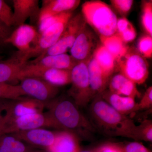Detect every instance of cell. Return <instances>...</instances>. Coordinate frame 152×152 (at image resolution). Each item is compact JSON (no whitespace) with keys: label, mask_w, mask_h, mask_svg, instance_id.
<instances>
[{"label":"cell","mask_w":152,"mask_h":152,"mask_svg":"<svg viewBox=\"0 0 152 152\" xmlns=\"http://www.w3.org/2000/svg\"><path fill=\"white\" fill-rule=\"evenodd\" d=\"M142 140L147 142H152V122L151 120L143 121L137 126L136 141Z\"/></svg>","instance_id":"28"},{"label":"cell","mask_w":152,"mask_h":152,"mask_svg":"<svg viewBox=\"0 0 152 152\" xmlns=\"http://www.w3.org/2000/svg\"><path fill=\"white\" fill-rule=\"evenodd\" d=\"M118 34L125 44L132 42L136 39L137 35L135 29L131 23L124 31Z\"/></svg>","instance_id":"34"},{"label":"cell","mask_w":152,"mask_h":152,"mask_svg":"<svg viewBox=\"0 0 152 152\" xmlns=\"http://www.w3.org/2000/svg\"><path fill=\"white\" fill-rule=\"evenodd\" d=\"M20 81L19 85L25 95L44 103L55 99L58 93V87L41 79L27 77Z\"/></svg>","instance_id":"11"},{"label":"cell","mask_w":152,"mask_h":152,"mask_svg":"<svg viewBox=\"0 0 152 152\" xmlns=\"http://www.w3.org/2000/svg\"><path fill=\"white\" fill-rule=\"evenodd\" d=\"M72 12L63 13L53 17L50 24L39 34L35 45L27 53L28 59L40 56L58 42L73 16Z\"/></svg>","instance_id":"4"},{"label":"cell","mask_w":152,"mask_h":152,"mask_svg":"<svg viewBox=\"0 0 152 152\" xmlns=\"http://www.w3.org/2000/svg\"><path fill=\"white\" fill-rule=\"evenodd\" d=\"M3 121L2 134L39 128L55 129L53 122L48 112L28 114L13 119Z\"/></svg>","instance_id":"7"},{"label":"cell","mask_w":152,"mask_h":152,"mask_svg":"<svg viewBox=\"0 0 152 152\" xmlns=\"http://www.w3.org/2000/svg\"><path fill=\"white\" fill-rule=\"evenodd\" d=\"M27 77L43 80L55 86H62L71 83V70L57 69H33L25 66L17 75L18 80Z\"/></svg>","instance_id":"10"},{"label":"cell","mask_w":152,"mask_h":152,"mask_svg":"<svg viewBox=\"0 0 152 152\" xmlns=\"http://www.w3.org/2000/svg\"><path fill=\"white\" fill-rule=\"evenodd\" d=\"M110 2L117 12L123 15H126L131 10L134 1L132 0H111Z\"/></svg>","instance_id":"31"},{"label":"cell","mask_w":152,"mask_h":152,"mask_svg":"<svg viewBox=\"0 0 152 152\" xmlns=\"http://www.w3.org/2000/svg\"><path fill=\"white\" fill-rule=\"evenodd\" d=\"M99 39L102 45L115 57L116 63L129 49L117 33L110 37H99Z\"/></svg>","instance_id":"24"},{"label":"cell","mask_w":152,"mask_h":152,"mask_svg":"<svg viewBox=\"0 0 152 152\" xmlns=\"http://www.w3.org/2000/svg\"><path fill=\"white\" fill-rule=\"evenodd\" d=\"M3 122V115L2 113L0 110V136L2 134Z\"/></svg>","instance_id":"38"},{"label":"cell","mask_w":152,"mask_h":152,"mask_svg":"<svg viewBox=\"0 0 152 152\" xmlns=\"http://www.w3.org/2000/svg\"><path fill=\"white\" fill-rule=\"evenodd\" d=\"M88 60L78 61L71 70L72 86L68 94L79 107H85L94 97L90 87L88 68Z\"/></svg>","instance_id":"5"},{"label":"cell","mask_w":152,"mask_h":152,"mask_svg":"<svg viewBox=\"0 0 152 152\" xmlns=\"http://www.w3.org/2000/svg\"><path fill=\"white\" fill-rule=\"evenodd\" d=\"M137 49L140 54L145 58L152 56V38L151 36L145 35L142 36L138 42Z\"/></svg>","instance_id":"29"},{"label":"cell","mask_w":152,"mask_h":152,"mask_svg":"<svg viewBox=\"0 0 152 152\" xmlns=\"http://www.w3.org/2000/svg\"><path fill=\"white\" fill-rule=\"evenodd\" d=\"M77 62L71 56L66 53L45 56L39 59L27 62L26 66L37 69H57L71 70Z\"/></svg>","instance_id":"16"},{"label":"cell","mask_w":152,"mask_h":152,"mask_svg":"<svg viewBox=\"0 0 152 152\" xmlns=\"http://www.w3.org/2000/svg\"><path fill=\"white\" fill-rule=\"evenodd\" d=\"M12 30L0 21V45H5V42L10 35Z\"/></svg>","instance_id":"36"},{"label":"cell","mask_w":152,"mask_h":152,"mask_svg":"<svg viewBox=\"0 0 152 152\" xmlns=\"http://www.w3.org/2000/svg\"><path fill=\"white\" fill-rule=\"evenodd\" d=\"M141 23L144 31L148 35H152V2L145 1L142 7Z\"/></svg>","instance_id":"27"},{"label":"cell","mask_w":152,"mask_h":152,"mask_svg":"<svg viewBox=\"0 0 152 152\" xmlns=\"http://www.w3.org/2000/svg\"><path fill=\"white\" fill-rule=\"evenodd\" d=\"M100 95L104 101L123 115L127 116L138 111L137 103L134 98L116 94L109 91H104Z\"/></svg>","instance_id":"21"},{"label":"cell","mask_w":152,"mask_h":152,"mask_svg":"<svg viewBox=\"0 0 152 152\" xmlns=\"http://www.w3.org/2000/svg\"><path fill=\"white\" fill-rule=\"evenodd\" d=\"M86 23L81 14L72 17L65 29L58 42L40 56L39 59L45 56H55L66 53L70 49L81 31L86 26Z\"/></svg>","instance_id":"9"},{"label":"cell","mask_w":152,"mask_h":152,"mask_svg":"<svg viewBox=\"0 0 152 152\" xmlns=\"http://www.w3.org/2000/svg\"><path fill=\"white\" fill-rule=\"evenodd\" d=\"M90 112L97 126L107 135L136 141L137 126L127 116L120 113L98 95L91 104Z\"/></svg>","instance_id":"2"},{"label":"cell","mask_w":152,"mask_h":152,"mask_svg":"<svg viewBox=\"0 0 152 152\" xmlns=\"http://www.w3.org/2000/svg\"><path fill=\"white\" fill-rule=\"evenodd\" d=\"M24 96L20 85L0 83V100L15 99Z\"/></svg>","instance_id":"26"},{"label":"cell","mask_w":152,"mask_h":152,"mask_svg":"<svg viewBox=\"0 0 152 152\" xmlns=\"http://www.w3.org/2000/svg\"><path fill=\"white\" fill-rule=\"evenodd\" d=\"M32 152H46L45 150H34Z\"/></svg>","instance_id":"40"},{"label":"cell","mask_w":152,"mask_h":152,"mask_svg":"<svg viewBox=\"0 0 152 152\" xmlns=\"http://www.w3.org/2000/svg\"><path fill=\"white\" fill-rule=\"evenodd\" d=\"M108 84L109 91L111 93L135 99L141 96L137 85L120 73L112 77Z\"/></svg>","instance_id":"22"},{"label":"cell","mask_w":152,"mask_h":152,"mask_svg":"<svg viewBox=\"0 0 152 152\" xmlns=\"http://www.w3.org/2000/svg\"><path fill=\"white\" fill-rule=\"evenodd\" d=\"M96 45V36L86 25L70 49L71 56L77 61L88 60L92 56Z\"/></svg>","instance_id":"12"},{"label":"cell","mask_w":152,"mask_h":152,"mask_svg":"<svg viewBox=\"0 0 152 152\" xmlns=\"http://www.w3.org/2000/svg\"><path fill=\"white\" fill-rule=\"evenodd\" d=\"M45 107V103L31 97L21 96L15 99L0 100V110L5 113L4 121L28 114L42 113Z\"/></svg>","instance_id":"8"},{"label":"cell","mask_w":152,"mask_h":152,"mask_svg":"<svg viewBox=\"0 0 152 152\" xmlns=\"http://www.w3.org/2000/svg\"><path fill=\"white\" fill-rule=\"evenodd\" d=\"M34 148L11 134L0 136V152H32Z\"/></svg>","instance_id":"25"},{"label":"cell","mask_w":152,"mask_h":152,"mask_svg":"<svg viewBox=\"0 0 152 152\" xmlns=\"http://www.w3.org/2000/svg\"><path fill=\"white\" fill-rule=\"evenodd\" d=\"M121 145L122 152H152L142 143L138 142H130Z\"/></svg>","instance_id":"33"},{"label":"cell","mask_w":152,"mask_h":152,"mask_svg":"<svg viewBox=\"0 0 152 152\" xmlns=\"http://www.w3.org/2000/svg\"><path fill=\"white\" fill-rule=\"evenodd\" d=\"M117 66L120 73L136 85L142 84L148 77V64L145 58L130 49L117 62Z\"/></svg>","instance_id":"6"},{"label":"cell","mask_w":152,"mask_h":152,"mask_svg":"<svg viewBox=\"0 0 152 152\" xmlns=\"http://www.w3.org/2000/svg\"><path fill=\"white\" fill-rule=\"evenodd\" d=\"M28 61L24 53L19 51L8 59L0 61V83L16 81L17 75Z\"/></svg>","instance_id":"17"},{"label":"cell","mask_w":152,"mask_h":152,"mask_svg":"<svg viewBox=\"0 0 152 152\" xmlns=\"http://www.w3.org/2000/svg\"><path fill=\"white\" fill-rule=\"evenodd\" d=\"M96 152H122L120 144L107 142L95 148Z\"/></svg>","instance_id":"35"},{"label":"cell","mask_w":152,"mask_h":152,"mask_svg":"<svg viewBox=\"0 0 152 152\" xmlns=\"http://www.w3.org/2000/svg\"><path fill=\"white\" fill-rule=\"evenodd\" d=\"M152 107V87L150 86L146 90L140 102L138 103L137 108L139 111L148 110Z\"/></svg>","instance_id":"32"},{"label":"cell","mask_w":152,"mask_h":152,"mask_svg":"<svg viewBox=\"0 0 152 152\" xmlns=\"http://www.w3.org/2000/svg\"><path fill=\"white\" fill-rule=\"evenodd\" d=\"M3 58V56H0V61H1L2 59Z\"/></svg>","instance_id":"41"},{"label":"cell","mask_w":152,"mask_h":152,"mask_svg":"<svg viewBox=\"0 0 152 152\" xmlns=\"http://www.w3.org/2000/svg\"><path fill=\"white\" fill-rule=\"evenodd\" d=\"M39 35L35 27L24 24L12 31L4 44H11L18 49V51L27 53L35 45Z\"/></svg>","instance_id":"13"},{"label":"cell","mask_w":152,"mask_h":152,"mask_svg":"<svg viewBox=\"0 0 152 152\" xmlns=\"http://www.w3.org/2000/svg\"><path fill=\"white\" fill-rule=\"evenodd\" d=\"M12 2L14 10L13 26L18 27L24 24L28 18L38 20L40 9L37 0H13Z\"/></svg>","instance_id":"15"},{"label":"cell","mask_w":152,"mask_h":152,"mask_svg":"<svg viewBox=\"0 0 152 152\" xmlns=\"http://www.w3.org/2000/svg\"><path fill=\"white\" fill-rule=\"evenodd\" d=\"M92 57L105 73L110 77L117 66L116 61L114 56L102 44L95 49Z\"/></svg>","instance_id":"23"},{"label":"cell","mask_w":152,"mask_h":152,"mask_svg":"<svg viewBox=\"0 0 152 152\" xmlns=\"http://www.w3.org/2000/svg\"><path fill=\"white\" fill-rule=\"evenodd\" d=\"M45 105L55 129L72 132L80 139H90L95 132L94 126L72 100L64 98H55Z\"/></svg>","instance_id":"1"},{"label":"cell","mask_w":152,"mask_h":152,"mask_svg":"<svg viewBox=\"0 0 152 152\" xmlns=\"http://www.w3.org/2000/svg\"><path fill=\"white\" fill-rule=\"evenodd\" d=\"M82 15L86 23L99 37H110L116 34L118 18L105 3L100 1L86 2L82 5Z\"/></svg>","instance_id":"3"},{"label":"cell","mask_w":152,"mask_h":152,"mask_svg":"<svg viewBox=\"0 0 152 152\" xmlns=\"http://www.w3.org/2000/svg\"><path fill=\"white\" fill-rule=\"evenodd\" d=\"M78 152H96L95 148L92 150H83L80 149Z\"/></svg>","instance_id":"39"},{"label":"cell","mask_w":152,"mask_h":152,"mask_svg":"<svg viewBox=\"0 0 152 152\" xmlns=\"http://www.w3.org/2000/svg\"><path fill=\"white\" fill-rule=\"evenodd\" d=\"M130 23V22L129 21L128 19L125 17L118 19L116 25V33L120 34L123 31L128 27Z\"/></svg>","instance_id":"37"},{"label":"cell","mask_w":152,"mask_h":152,"mask_svg":"<svg viewBox=\"0 0 152 152\" xmlns=\"http://www.w3.org/2000/svg\"><path fill=\"white\" fill-rule=\"evenodd\" d=\"M11 134L34 148H38L45 151L54 142L56 133L44 128H39Z\"/></svg>","instance_id":"14"},{"label":"cell","mask_w":152,"mask_h":152,"mask_svg":"<svg viewBox=\"0 0 152 152\" xmlns=\"http://www.w3.org/2000/svg\"><path fill=\"white\" fill-rule=\"evenodd\" d=\"M13 14L10 7L4 1L0 0V21L11 27L13 26Z\"/></svg>","instance_id":"30"},{"label":"cell","mask_w":152,"mask_h":152,"mask_svg":"<svg viewBox=\"0 0 152 152\" xmlns=\"http://www.w3.org/2000/svg\"><path fill=\"white\" fill-rule=\"evenodd\" d=\"M88 68L90 87L94 96H96L104 91L110 77L105 73L92 56L88 60Z\"/></svg>","instance_id":"20"},{"label":"cell","mask_w":152,"mask_h":152,"mask_svg":"<svg viewBox=\"0 0 152 152\" xmlns=\"http://www.w3.org/2000/svg\"><path fill=\"white\" fill-rule=\"evenodd\" d=\"M58 131L56 132L54 142L46 152H78L81 149L78 136L69 131Z\"/></svg>","instance_id":"19"},{"label":"cell","mask_w":152,"mask_h":152,"mask_svg":"<svg viewBox=\"0 0 152 152\" xmlns=\"http://www.w3.org/2000/svg\"><path fill=\"white\" fill-rule=\"evenodd\" d=\"M80 3L79 0H44L40 10L38 23L50 17L72 12Z\"/></svg>","instance_id":"18"}]
</instances>
